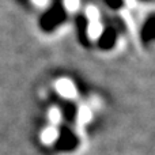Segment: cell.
I'll return each mask as SVG.
<instances>
[{"mask_svg":"<svg viewBox=\"0 0 155 155\" xmlns=\"http://www.w3.org/2000/svg\"><path fill=\"white\" fill-rule=\"evenodd\" d=\"M67 19V10L60 2L54 3L48 8L40 18V27L42 31L52 33Z\"/></svg>","mask_w":155,"mask_h":155,"instance_id":"cell-1","label":"cell"},{"mask_svg":"<svg viewBox=\"0 0 155 155\" xmlns=\"http://www.w3.org/2000/svg\"><path fill=\"white\" fill-rule=\"evenodd\" d=\"M117 42V31L114 27H105L101 30L99 35L97 37V45L102 51H110L114 48Z\"/></svg>","mask_w":155,"mask_h":155,"instance_id":"cell-2","label":"cell"},{"mask_svg":"<svg viewBox=\"0 0 155 155\" xmlns=\"http://www.w3.org/2000/svg\"><path fill=\"white\" fill-rule=\"evenodd\" d=\"M88 19L84 14H79L75 19V29H76V35L78 40L82 45L88 46L91 44V38L88 35Z\"/></svg>","mask_w":155,"mask_h":155,"instance_id":"cell-3","label":"cell"},{"mask_svg":"<svg viewBox=\"0 0 155 155\" xmlns=\"http://www.w3.org/2000/svg\"><path fill=\"white\" fill-rule=\"evenodd\" d=\"M155 38V16L154 14H150L148 18L143 22L140 29V40L143 44H150Z\"/></svg>","mask_w":155,"mask_h":155,"instance_id":"cell-4","label":"cell"},{"mask_svg":"<svg viewBox=\"0 0 155 155\" xmlns=\"http://www.w3.org/2000/svg\"><path fill=\"white\" fill-rule=\"evenodd\" d=\"M56 87H57V91H59L61 95L67 97V98H71V97L75 95V87H74L72 83L67 79L59 80L57 84H56Z\"/></svg>","mask_w":155,"mask_h":155,"instance_id":"cell-5","label":"cell"},{"mask_svg":"<svg viewBox=\"0 0 155 155\" xmlns=\"http://www.w3.org/2000/svg\"><path fill=\"white\" fill-rule=\"evenodd\" d=\"M57 137H59V135L53 128H46L42 134V140L45 143H53Z\"/></svg>","mask_w":155,"mask_h":155,"instance_id":"cell-6","label":"cell"},{"mask_svg":"<svg viewBox=\"0 0 155 155\" xmlns=\"http://www.w3.org/2000/svg\"><path fill=\"white\" fill-rule=\"evenodd\" d=\"M104 3L114 11H118L124 7V0H104Z\"/></svg>","mask_w":155,"mask_h":155,"instance_id":"cell-7","label":"cell"},{"mask_svg":"<svg viewBox=\"0 0 155 155\" xmlns=\"http://www.w3.org/2000/svg\"><path fill=\"white\" fill-rule=\"evenodd\" d=\"M79 3L80 0H63V7L65 10H70V11H75L78 7H79Z\"/></svg>","mask_w":155,"mask_h":155,"instance_id":"cell-8","label":"cell"},{"mask_svg":"<svg viewBox=\"0 0 155 155\" xmlns=\"http://www.w3.org/2000/svg\"><path fill=\"white\" fill-rule=\"evenodd\" d=\"M59 117H60L59 112H57V110H52L51 112V120L53 121V123H56V121L59 120Z\"/></svg>","mask_w":155,"mask_h":155,"instance_id":"cell-9","label":"cell"},{"mask_svg":"<svg viewBox=\"0 0 155 155\" xmlns=\"http://www.w3.org/2000/svg\"><path fill=\"white\" fill-rule=\"evenodd\" d=\"M46 2H48V0H34V3L38 4V5H45Z\"/></svg>","mask_w":155,"mask_h":155,"instance_id":"cell-10","label":"cell"},{"mask_svg":"<svg viewBox=\"0 0 155 155\" xmlns=\"http://www.w3.org/2000/svg\"><path fill=\"white\" fill-rule=\"evenodd\" d=\"M142 2H148V0H142Z\"/></svg>","mask_w":155,"mask_h":155,"instance_id":"cell-11","label":"cell"}]
</instances>
